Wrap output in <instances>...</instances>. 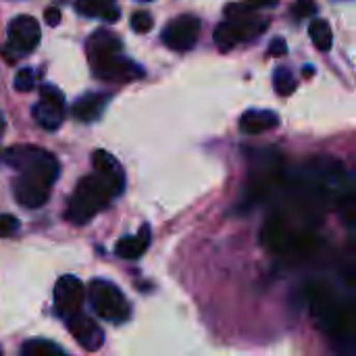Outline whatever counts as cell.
Returning <instances> with one entry per match:
<instances>
[{
  "label": "cell",
  "instance_id": "cell-1",
  "mask_svg": "<svg viewBox=\"0 0 356 356\" xmlns=\"http://www.w3.org/2000/svg\"><path fill=\"white\" fill-rule=\"evenodd\" d=\"M2 159L19 173L13 181L17 202L25 209H40L46 204L58 177L56 159L35 146H13L4 150Z\"/></svg>",
  "mask_w": 356,
  "mask_h": 356
},
{
  "label": "cell",
  "instance_id": "cell-2",
  "mask_svg": "<svg viewBox=\"0 0 356 356\" xmlns=\"http://www.w3.org/2000/svg\"><path fill=\"white\" fill-rule=\"evenodd\" d=\"M88 60L92 67V73L108 83H127L144 75L142 67L123 56V44L121 40L111 31H96L90 35L86 44Z\"/></svg>",
  "mask_w": 356,
  "mask_h": 356
},
{
  "label": "cell",
  "instance_id": "cell-3",
  "mask_svg": "<svg viewBox=\"0 0 356 356\" xmlns=\"http://www.w3.org/2000/svg\"><path fill=\"white\" fill-rule=\"evenodd\" d=\"M305 298L311 309V315L319 323V327L340 342H350L356 334V313L342 305L327 286L319 282H311L305 286Z\"/></svg>",
  "mask_w": 356,
  "mask_h": 356
},
{
  "label": "cell",
  "instance_id": "cell-4",
  "mask_svg": "<svg viewBox=\"0 0 356 356\" xmlns=\"http://www.w3.org/2000/svg\"><path fill=\"white\" fill-rule=\"evenodd\" d=\"M115 196H119L115 188L94 171L92 175H86L73 190L65 217L75 225H83L104 211Z\"/></svg>",
  "mask_w": 356,
  "mask_h": 356
},
{
  "label": "cell",
  "instance_id": "cell-5",
  "mask_svg": "<svg viewBox=\"0 0 356 356\" xmlns=\"http://www.w3.org/2000/svg\"><path fill=\"white\" fill-rule=\"evenodd\" d=\"M269 27V19L257 15V10H240L227 13V19L217 25L215 29V44L219 50H232L238 44L250 42L265 33Z\"/></svg>",
  "mask_w": 356,
  "mask_h": 356
},
{
  "label": "cell",
  "instance_id": "cell-6",
  "mask_svg": "<svg viewBox=\"0 0 356 356\" xmlns=\"http://www.w3.org/2000/svg\"><path fill=\"white\" fill-rule=\"evenodd\" d=\"M88 300L94 313L111 323H125L131 315L129 302L123 292L104 280H94L88 288Z\"/></svg>",
  "mask_w": 356,
  "mask_h": 356
},
{
  "label": "cell",
  "instance_id": "cell-7",
  "mask_svg": "<svg viewBox=\"0 0 356 356\" xmlns=\"http://www.w3.org/2000/svg\"><path fill=\"white\" fill-rule=\"evenodd\" d=\"M42 31L40 25L33 17L29 15H19L8 23L6 29V46L2 48V54L13 60L19 56H25L29 52H33L40 44Z\"/></svg>",
  "mask_w": 356,
  "mask_h": 356
},
{
  "label": "cell",
  "instance_id": "cell-8",
  "mask_svg": "<svg viewBox=\"0 0 356 356\" xmlns=\"http://www.w3.org/2000/svg\"><path fill=\"white\" fill-rule=\"evenodd\" d=\"M200 35V19L194 15H179L163 29V42L175 52H188L196 46Z\"/></svg>",
  "mask_w": 356,
  "mask_h": 356
},
{
  "label": "cell",
  "instance_id": "cell-9",
  "mask_svg": "<svg viewBox=\"0 0 356 356\" xmlns=\"http://www.w3.org/2000/svg\"><path fill=\"white\" fill-rule=\"evenodd\" d=\"M33 119L40 127L52 131L65 121V96L54 86H44L40 90V100L33 106Z\"/></svg>",
  "mask_w": 356,
  "mask_h": 356
},
{
  "label": "cell",
  "instance_id": "cell-10",
  "mask_svg": "<svg viewBox=\"0 0 356 356\" xmlns=\"http://www.w3.org/2000/svg\"><path fill=\"white\" fill-rule=\"evenodd\" d=\"M86 298L83 284L73 275H63L54 286V309L60 317H71L81 311Z\"/></svg>",
  "mask_w": 356,
  "mask_h": 356
},
{
  "label": "cell",
  "instance_id": "cell-11",
  "mask_svg": "<svg viewBox=\"0 0 356 356\" xmlns=\"http://www.w3.org/2000/svg\"><path fill=\"white\" fill-rule=\"evenodd\" d=\"M67 330L75 338V342L83 350H88V353H96L104 344V332H102V327L94 319H90L88 315H83L81 311L75 313V315H71V317H67Z\"/></svg>",
  "mask_w": 356,
  "mask_h": 356
},
{
  "label": "cell",
  "instance_id": "cell-12",
  "mask_svg": "<svg viewBox=\"0 0 356 356\" xmlns=\"http://www.w3.org/2000/svg\"><path fill=\"white\" fill-rule=\"evenodd\" d=\"M294 236H296V232L290 229L286 217H282V215L269 217L267 223H265V227H263V232H261L263 244H265L271 252L282 254V257H288V254H290Z\"/></svg>",
  "mask_w": 356,
  "mask_h": 356
},
{
  "label": "cell",
  "instance_id": "cell-13",
  "mask_svg": "<svg viewBox=\"0 0 356 356\" xmlns=\"http://www.w3.org/2000/svg\"><path fill=\"white\" fill-rule=\"evenodd\" d=\"M92 165H94V171L98 175H102L115 188L117 194L123 192V188H125V173H123V167L119 165V161L111 152L96 150L92 154Z\"/></svg>",
  "mask_w": 356,
  "mask_h": 356
},
{
  "label": "cell",
  "instance_id": "cell-14",
  "mask_svg": "<svg viewBox=\"0 0 356 356\" xmlns=\"http://www.w3.org/2000/svg\"><path fill=\"white\" fill-rule=\"evenodd\" d=\"M280 117L273 111H261V108H250L240 117V129L248 136H257L263 131H269L277 127Z\"/></svg>",
  "mask_w": 356,
  "mask_h": 356
},
{
  "label": "cell",
  "instance_id": "cell-15",
  "mask_svg": "<svg viewBox=\"0 0 356 356\" xmlns=\"http://www.w3.org/2000/svg\"><path fill=\"white\" fill-rule=\"evenodd\" d=\"M108 94H86L83 98H79L73 104V117L81 123H92L96 121L102 113L104 106L108 102Z\"/></svg>",
  "mask_w": 356,
  "mask_h": 356
},
{
  "label": "cell",
  "instance_id": "cell-16",
  "mask_svg": "<svg viewBox=\"0 0 356 356\" xmlns=\"http://www.w3.org/2000/svg\"><path fill=\"white\" fill-rule=\"evenodd\" d=\"M148 246H150V227L142 225L138 234L121 238L115 246V252L121 259H140L148 250Z\"/></svg>",
  "mask_w": 356,
  "mask_h": 356
},
{
  "label": "cell",
  "instance_id": "cell-17",
  "mask_svg": "<svg viewBox=\"0 0 356 356\" xmlns=\"http://www.w3.org/2000/svg\"><path fill=\"white\" fill-rule=\"evenodd\" d=\"M75 8H77V13H81L86 17L102 19V21H108V23L119 19L117 0H77Z\"/></svg>",
  "mask_w": 356,
  "mask_h": 356
},
{
  "label": "cell",
  "instance_id": "cell-18",
  "mask_svg": "<svg viewBox=\"0 0 356 356\" xmlns=\"http://www.w3.org/2000/svg\"><path fill=\"white\" fill-rule=\"evenodd\" d=\"M309 35H311L315 48L321 50V52H327V50L332 48V44H334V33H332V27H330V23H327L325 19H315V21H311V25H309Z\"/></svg>",
  "mask_w": 356,
  "mask_h": 356
},
{
  "label": "cell",
  "instance_id": "cell-19",
  "mask_svg": "<svg viewBox=\"0 0 356 356\" xmlns=\"http://www.w3.org/2000/svg\"><path fill=\"white\" fill-rule=\"evenodd\" d=\"M23 356H58L63 355V348L56 346L50 340H29L21 346Z\"/></svg>",
  "mask_w": 356,
  "mask_h": 356
},
{
  "label": "cell",
  "instance_id": "cell-20",
  "mask_svg": "<svg viewBox=\"0 0 356 356\" xmlns=\"http://www.w3.org/2000/svg\"><path fill=\"white\" fill-rule=\"evenodd\" d=\"M273 86H275V90H277L280 96H290L296 90L298 83H296V77H294V73L290 69L280 67L275 71V75H273Z\"/></svg>",
  "mask_w": 356,
  "mask_h": 356
},
{
  "label": "cell",
  "instance_id": "cell-21",
  "mask_svg": "<svg viewBox=\"0 0 356 356\" xmlns=\"http://www.w3.org/2000/svg\"><path fill=\"white\" fill-rule=\"evenodd\" d=\"M280 0H244L240 4H229L227 13H240V10H259V8H269L275 6Z\"/></svg>",
  "mask_w": 356,
  "mask_h": 356
},
{
  "label": "cell",
  "instance_id": "cell-22",
  "mask_svg": "<svg viewBox=\"0 0 356 356\" xmlns=\"http://www.w3.org/2000/svg\"><path fill=\"white\" fill-rule=\"evenodd\" d=\"M131 29L136 33H146L152 29V17L146 10H138L131 15Z\"/></svg>",
  "mask_w": 356,
  "mask_h": 356
},
{
  "label": "cell",
  "instance_id": "cell-23",
  "mask_svg": "<svg viewBox=\"0 0 356 356\" xmlns=\"http://www.w3.org/2000/svg\"><path fill=\"white\" fill-rule=\"evenodd\" d=\"M35 86V73L31 69H21L15 77V90L19 92H29Z\"/></svg>",
  "mask_w": 356,
  "mask_h": 356
},
{
  "label": "cell",
  "instance_id": "cell-24",
  "mask_svg": "<svg viewBox=\"0 0 356 356\" xmlns=\"http://www.w3.org/2000/svg\"><path fill=\"white\" fill-rule=\"evenodd\" d=\"M315 10H317L315 0H296L294 6H292V13H294L296 19H307V17H311Z\"/></svg>",
  "mask_w": 356,
  "mask_h": 356
},
{
  "label": "cell",
  "instance_id": "cell-25",
  "mask_svg": "<svg viewBox=\"0 0 356 356\" xmlns=\"http://www.w3.org/2000/svg\"><path fill=\"white\" fill-rule=\"evenodd\" d=\"M19 229V219L13 215H0V238H8Z\"/></svg>",
  "mask_w": 356,
  "mask_h": 356
},
{
  "label": "cell",
  "instance_id": "cell-26",
  "mask_svg": "<svg viewBox=\"0 0 356 356\" xmlns=\"http://www.w3.org/2000/svg\"><path fill=\"white\" fill-rule=\"evenodd\" d=\"M288 52V46H286V40L284 38H275L269 46V54L271 56H284Z\"/></svg>",
  "mask_w": 356,
  "mask_h": 356
},
{
  "label": "cell",
  "instance_id": "cell-27",
  "mask_svg": "<svg viewBox=\"0 0 356 356\" xmlns=\"http://www.w3.org/2000/svg\"><path fill=\"white\" fill-rule=\"evenodd\" d=\"M44 19L48 21V25H58L60 23V10L58 8H48L44 13Z\"/></svg>",
  "mask_w": 356,
  "mask_h": 356
},
{
  "label": "cell",
  "instance_id": "cell-28",
  "mask_svg": "<svg viewBox=\"0 0 356 356\" xmlns=\"http://www.w3.org/2000/svg\"><path fill=\"white\" fill-rule=\"evenodd\" d=\"M346 282H348V288L353 290V294L356 296V267H353L346 275Z\"/></svg>",
  "mask_w": 356,
  "mask_h": 356
},
{
  "label": "cell",
  "instance_id": "cell-29",
  "mask_svg": "<svg viewBox=\"0 0 356 356\" xmlns=\"http://www.w3.org/2000/svg\"><path fill=\"white\" fill-rule=\"evenodd\" d=\"M142 2H150V0H142Z\"/></svg>",
  "mask_w": 356,
  "mask_h": 356
}]
</instances>
